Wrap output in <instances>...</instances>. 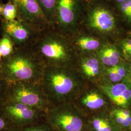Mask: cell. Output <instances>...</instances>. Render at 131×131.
<instances>
[{
    "instance_id": "10",
    "label": "cell",
    "mask_w": 131,
    "mask_h": 131,
    "mask_svg": "<svg viewBox=\"0 0 131 131\" xmlns=\"http://www.w3.org/2000/svg\"><path fill=\"white\" fill-rule=\"evenodd\" d=\"M76 11L75 0H58L55 21L60 28L73 23Z\"/></svg>"
},
{
    "instance_id": "26",
    "label": "cell",
    "mask_w": 131,
    "mask_h": 131,
    "mask_svg": "<svg viewBox=\"0 0 131 131\" xmlns=\"http://www.w3.org/2000/svg\"><path fill=\"white\" fill-rule=\"evenodd\" d=\"M4 4H5L3 3V2L2 1V0H0V18L1 17V16H2V11H3Z\"/></svg>"
},
{
    "instance_id": "31",
    "label": "cell",
    "mask_w": 131,
    "mask_h": 131,
    "mask_svg": "<svg viewBox=\"0 0 131 131\" xmlns=\"http://www.w3.org/2000/svg\"></svg>"
},
{
    "instance_id": "20",
    "label": "cell",
    "mask_w": 131,
    "mask_h": 131,
    "mask_svg": "<svg viewBox=\"0 0 131 131\" xmlns=\"http://www.w3.org/2000/svg\"><path fill=\"white\" fill-rule=\"evenodd\" d=\"M9 83L4 78L0 72V106L6 102Z\"/></svg>"
},
{
    "instance_id": "9",
    "label": "cell",
    "mask_w": 131,
    "mask_h": 131,
    "mask_svg": "<svg viewBox=\"0 0 131 131\" xmlns=\"http://www.w3.org/2000/svg\"><path fill=\"white\" fill-rule=\"evenodd\" d=\"M90 27L102 32H109L115 27V19L107 10L98 8L94 10L89 16Z\"/></svg>"
},
{
    "instance_id": "32",
    "label": "cell",
    "mask_w": 131,
    "mask_h": 131,
    "mask_svg": "<svg viewBox=\"0 0 131 131\" xmlns=\"http://www.w3.org/2000/svg\"></svg>"
},
{
    "instance_id": "13",
    "label": "cell",
    "mask_w": 131,
    "mask_h": 131,
    "mask_svg": "<svg viewBox=\"0 0 131 131\" xmlns=\"http://www.w3.org/2000/svg\"><path fill=\"white\" fill-rule=\"evenodd\" d=\"M49 23L55 21L56 8L58 0H38Z\"/></svg>"
},
{
    "instance_id": "21",
    "label": "cell",
    "mask_w": 131,
    "mask_h": 131,
    "mask_svg": "<svg viewBox=\"0 0 131 131\" xmlns=\"http://www.w3.org/2000/svg\"><path fill=\"white\" fill-rule=\"evenodd\" d=\"M15 128L5 116L0 106V131H12Z\"/></svg>"
},
{
    "instance_id": "19",
    "label": "cell",
    "mask_w": 131,
    "mask_h": 131,
    "mask_svg": "<svg viewBox=\"0 0 131 131\" xmlns=\"http://www.w3.org/2000/svg\"><path fill=\"white\" fill-rule=\"evenodd\" d=\"M12 131H54L47 123L43 122L28 126L15 127Z\"/></svg>"
},
{
    "instance_id": "14",
    "label": "cell",
    "mask_w": 131,
    "mask_h": 131,
    "mask_svg": "<svg viewBox=\"0 0 131 131\" xmlns=\"http://www.w3.org/2000/svg\"><path fill=\"white\" fill-rule=\"evenodd\" d=\"M82 103L89 109L95 110L102 107L105 101L100 94L92 92L84 96L82 99Z\"/></svg>"
},
{
    "instance_id": "18",
    "label": "cell",
    "mask_w": 131,
    "mask_h": 131,
    "mask_svg": "<svg viewBox=\"0 0 131 131\" xmlns=\"http://www.w3.org/2000/svg\"><path fill=\"white\" fill-rule=\"evenodd\" d=\"M77 43L81 49L88 51L96 50L98 49L100 45V43L99 40L90 37L80 38L77 40Z\"/></svg>"
},
{
    "instance_id": "1",
    "label": "cell",
    "mask_w": 131,
    "mask_h": 131,
    "mask_svg": "<svg viewBox=\"0 0 131 131\" xmlns=\"http://www.w3.org/2000/svg\"><path fill=\"white\" fill-rule=\"evenodd\" d=\"M45 68L31 48H16L10 56L2 60L0 72L8 83H41Z\"/></svg>"
},
{
    "instance_id": "4",
    "label": "cell",
    "mask_w": 131,
    "mask_h": 131,
    "mask_svg": "<svg viewBox=\"0 0 131 131\" xmlns=\"http://www.w3.org/2000/svg\"><path fill=\"white\" fill-rule=\"evenodd\" d=\"M6 102L23 103L45 113L53 107L40 83L19 82L9 83Z\"/></svg>"
},
{
    "instance_id": "6",
    "label": "cell",
    "mask_w": 131,
    "mask_h": 131,
    "mask_svg": "<svg viewBox=\"0 0 131 131\" xmlns=\"http://www.w3.org/2000/svg\"><path fill=\"white\" fill-rule=\"evenodd\" d=\"M45 122L54 131H88L82 117L63 104L53 106L45 113Z\"/></svg>"
},
{
    "instance_id": "2",
    "label": "cell",
    "mask_w": 131,
    "mask_h": 131,
    "mask_svg": "<svg viewBox=\"0 0 131 131\" xmlns=\"http://www.w3.org/2000/svg\"><path fill=\"white\" fill-rule=\"evenodd\" d=\"M43 91L53 106L62 104L77 86L73 75L64 67H46L41 81Z\"/></svg>"
},
{
    "instance_id": "25",
    "label": "cell",
    "mask_w": 131,
    "mask_h": 131,
    "mask_svg": "<svg viewBox=\"0 0 131 131\" xmlns=\"http://www.w3.org/2000/svg\"><path fill=\"white\" fill-rule=\"evenodd\" d=\"M112 114L117 115L121 117L125 118L127 119L129 117H131V114L129 111L127 110H116L113 111Z\"/></svg>"
},
{
    "instance_id": "8",
    "label": "cell",
    "mask_w": 131,
    "mask_h": 131,
    "mask_svg": "<svg viewBox=\"0 0 131 131\" xmlns=\"http://www.w3.org/2000/svg\"><path fill=\"white\" fill-rule=\"evenodd\" d=\"M18 9V19L44 28L50 25L38 0H11Z\"/></svg>"
},
{
    "instance_id": "12",
    "label": "cell",
    "mask_w": 131,
    "mask_h": 131,
    "mask_svg": "<svg viewBox=\"0 0 131 131\" xmlns=\"http://www.w3.org/2000/svg\"><path fill=\"white\" fill-rule=\"evenodd\" d=\"M100 58L103 64L112 67L118 65L120 60V55L116 48L106 46L103 48L100 51Z\"/></svg>"
},
{
    "instance_id": "28",
    "label": "cell",
    "mask_w": 131,
    "mask_h": 131,
    "mask_svg": "<svg viewBox=\"0 0 131 131\" xmlns=\"http://www.w3.org/2000/svg\"><path fill=\"white\" fill-rule=\"evenodd\" d=\"M130 4H131V7H130V14H129V20H131V0H130Z\"/></svg>"
},
{
    "instance_id": "16",
    "label": "cell",
    "mask_w": 131,
    "mask_h": 131,
    "mask_svg": "<svg viewBox=\"0 0 131 131\" xmlns=\"http://www.w3.org/2000/svg\"><path fill=\"white\" fill-rule=\"evenodd\" d=\"M15 46L12 40L5 35L0 38V52L2 60L10 56L15 50Z\"/></svg>"
},
{
    "instance_id": "11",
    "label": "cell",
    "mask_w": 131,
    "mask_h": 131,
    "mask_svg": "<svg viewBox=\"0 0 131 131\" xmlns=\"http://www.w3.org/2000/svg\"><path fill=\"white\" fill-rule=\"evenodd\" d=\"M86 123L88 131H120L111 117L106 116H94Z\"/></svg>"
},
{
    "instance_id": "17",
    "label": "cell",
    "mask_w": 131,
    "mask_h": 131,
    "mask_svg": "<svg viewBox=\"0 0 131 131\" xmlns=\"http://www.w3.org/2000/svg\"><path fill=\"white\" fill-rule=\"evenodd\" d=\"M82 70L84 74L89 77H95L99 72V62L94 58L85 59L82 63Z\"/></svg>"
},
{
    "instance_id": "29",
    "label": "cell",
    "mask_w": 131,
    "mask_h": 131,
    "mask_svg": "<svg viewBox=\"0 0 131 131\" xmlns=\"http://www.w3.org/2000/svg\"><path fill=\"white\" fill-rule=\"evenodd\" d=\"M2 61V57L1 54V52H0V66H1V65Z\"/></svg>"
},
{
    "instance_id": "3",
    "label": "cell",
    "mask_w": 131,
    "mask_h": 131,
    "mask_svg": "<svg viewBox=\"0 0 131 131\" xmlns=\"http://www.w3.org/2000/svg\"><path fill=\"white\" fill-rule=\"evenodd\" d=\"M45 28L41 30L31 48L45 67H63L69 57L65 42L59 34Z\"/></svg>"
},
{
    "instance_id": "7",
    "label": "cell",
    "mask_w": 131,
    "mask_h": 131,
    "mask_svg": "<svg viewBox=\"0 0 131 131\" xmlns=\"http://www.w3.org/2000/svg\"><path fill=\"white\" fill-rule=\"evenodd\" d=\"M1 108L15 127L28 126L45 122V112L23 103L6 102Z\"/></svg>"
},
{
    "instance_id": "23",
    "label": "cell",
    "mask_w": 131,
    "mask_h": 131,
    "mask_svg": "<svg viewBox=\"0 0 131 131\" xmlns=\"http://www.w3.org/2000/svg\"><path fill=\"white\" fill-rule=\"evenodd\" d=\"M122 47L124 54L131 57V39L124 41L122 43Z\"/></svg>"
},
{
    "instance_id": "15",
    "label": "cell",
    "mask_w": 131,
    "mask_h": 131,
    "mask_svg": "<svg viewBox=\"0 0 131 131\" xmlns=\"http://www.w3.org/2000/svg\"><path fill=\"white\" fill-rule=\"evenodd\" d=\"M18 9L16 5L11 0L4 4L1 20L6 21H13L18 19Z\"/></svg>"
},
{
    "instance_id": "27",
    "label": "cell",
    "mask_w": 131,
    "mask_h": 131,
    "mask_svg": "<svg viewBox=\"0 0 131 131\" xmlns=\"http://www.w3.org/2000/svg\"><path fill=\"white\" fill-rule=\"evenodd\" d=\"M115 1H116V2H118V3H120L121 4V3H123V2H125V1H126L127 0H115Z\"/></svg>"
},
{
    "instance_id": "24",
    "label": "cell",
    "mask_w": 131,
    "mask_h": 131,
    "mask_svg": "<svg viewBox=\"0 0 131 131\" xmlns=\"http://www.w3.org/2000/svg\"><path fill=\"white\" fill-rule=\"evenodd\" d=\"M115 70L116 71L117 75L119 78L121 79H123L126 75V70L125 67L123 66L117 65L113 67Z\"/></svg>"
},
{
    "instance_id": "22",
    "label": "cell",
    "mask_w": 131,
    "mask_h": 131,
    "mask_svg": "<svg viewBox=\"0 0 131 131\" xmlns=\"http://www.w3.org/2000/svg\"><path fill=\"white\" fill-rule=\"evenodd\" d=\"M107 72L109 79H110L111 82L113 83H117L122 81L118 76L113 67H110L109 69H108Z\"/></svg>"
},
{
    "instance_id": "33",
    "label": "cell",
    "mask_w": 131,
    "mask_h": 131,
    "mask_svg": "<svg viewBox=\"0 0 131 131\" xmlns=\"http://www.w3.org/2000/svg\"></svg>"
},
{
    "instance_id": "5",
    "label": "cell",
    "mask_w": 131,
    "mask_h": 131,
    "mask_svg": "<svg viewBox=\"0 0 131 131\" xmlns=\"http://www.w3.org/2000/svg\"><path fill=\"white\" fill-rule=\"evenodd\" d=\"M42 28L33 24L17 19L11 21L1 20L0 32L8 36L16 48H31Z\"/></svg>"
},
{
    "instance_id": "30",
    "label": "cell",
    "mask_w": 131,
    "mask_h": 131,
    "mask_svg": "<svg viewBox=\"0 0 131 131\" xmlns=\"http://www.w3.org/2000/svg\"><path fill=\"white\" fill-rule=\"evenodd\" d=\"M130 76L131 77V65L130 66Z\"/></svg>"
}]
</instances>
